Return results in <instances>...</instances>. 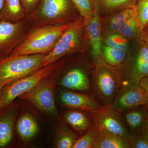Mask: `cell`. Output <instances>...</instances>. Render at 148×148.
<instances>
[{
  "instance_id": "34",
  "label": "cell",
  "mask_w": 148,
  "mask_h": 148,
  "mask_svg": "<svg viewBox=\"0 0 148 148\" xmlns=\"http://www.w3.org/2000/svg\"><path fill=\"white\" fill-rule=\"evenodd\" d=\"M142 132L148 143V121L143 128Z\"/></svg>"
},
{
  "instance_id": "26",
  "label": "cell",
  "mask_w": 148,
  "mask_h": 148,
  "mask_svg": "<svg viewBox=\"0 0 148 148\" xmlns=\"http://www.w3.org/2000/svg\"><path fill=\"white\" fill-rule=\"evenodd\" d=\"M117 33L127 40H135L139 34V27L137 15L130 17L120 27Z\"/></svg>"
},
{
  "instance_id": "39",
  "label": "cell",
  "mask_w": 148,
  "mask_h": 148,
  "mask_svg": "<svg viewBox=\"0 0 148 148\" xmlns=\"http://www.w3.org/2000/svg\"><path fill=\"white\" fill-rule=\"evenodd\" d=\"M147 25H148V24H147Z\"/></svg>"
},
{
  "instance_id": "14",
  "label": "cell",
  "mask_w": 148,
  "mask_h": 148,
  "mask_svg": "<svg viewBox=\"0 0 148 148\" xmlns=\"http://www.w3.org/2000/svg\"><path fill=\"white\" fill-rule=\"evenodd\" d=\"M84 27L91 46L93 58L97 63L104 62L102 59L101 18L95 11L91 19L84 24Z\"/></svg>"
},
{
  "instance_id": "1",
  "label": "cell",
  "mask_w": 148,
  "mask_h": 148,
  "mask_svg": "<svg viewBox=\"0 0 148 148\" xmlns=\"http://www.w3.org/2000/svg\"><path fill=\"white\" fill-rule=\"evenodd\" d=\"M72 22L41 25L33 29L10 56L49 53Z\"/></svg>"
},
{
  "instance_id": "16",
  "label": "cell",
  "mask_w": 148,
  "mask_h": 148,
  "mask_svg": "<svg viewBox=\"0 0 148 148\" xmlns=\"http://www.w3.org/2000/svg\"><path fill=\"white\" fill-rule=\"evenodd\" d=\"M138 0H91L94 11L100 18L112 15L118 12L135 8Z\"/></svg>"
},
{
  "instance_id": "3",
  "label": "cell",
  "mask_w": 148,
  "mask_h": 148,
  "mask_svg": "<svg viewBox=\"0 0 148 148\" xmlns=\"http://www.w3.org/2000/svg\"><path fill=\"white\" fill-rule=\"evenodd\" d=\"M135 40L133 47L118 70L122 80L121 88L139 84L148 76V46L138 37Z\"/></svg>"
},
{
  "instance_id": "32",
  "label": "cell",
  "mask_w": 148,
  "mask_h": 148,
  "mask_svg": "<svg viewBox=\"0 0 148 148\" xmlns=\"http://www.w3.org/2000/svg\"><path fill=\"white\" fill-rule=\"evenodd\" d=\"M138 37L148 46V25L140 32Z\"/></svg>"
},
{
  "instance_id": "24",
  "label": "cell",
  "mask_w": 148,
  "mask_h": 148,
  "mask_svg": "<svg viewBox=\"0 0 148 148\" xmlns=\"http://www.w3.org/2000/svg\"><path fill=\"white\" fill-rule=\"evenodd\" d=\"M102 57L106 63L113 67L121 66L126 59L127 52L116 50L106 45L102 46Z\"/></svg>"
},
{
  "instance_id": "10",
  "label": "cell",
  "mask_w": 148,
  "mask_h": 148,
  "mask_svg": "<svg viewBox=\"0 0 148 148\" xmlns=\"http://www.w3.org/2000/svg\"><path fill=\"white\" fill-rule=\"evenodd\" d=\"M22 21L0 20V58L8 57L24 39L25 27Z\"/></svg>"
},
{
  "instance_id": "9",
  "label": "cell",
  "mask_w": 148,
  "mask_h": 148,
  "mask_svg": "<svg viewBox=\"0 0 148 148\" xmlns=\"http://www.w3.org/2000/svg\"><path fill=\"white\" fill-rule=\"evenodd\" d=\"M90 114L94 125L100 130H106L129 140L130 134L121 114L110 106H103Z\"/></svg>"
},
{
  "instance_id": "36",
  "label": "cell",
  "mask_w": 148,
  "mask_h": 148,
  "mask_svg": "<svg viewBox=\"0 0 148 148\" xmlns=\"http://www.w3.org/2000/svg\"><path fill=\"white\" fill-rule=\"evenodd\" d=\"M4 108V107L2 102L1 98H0V113L3 110V109Z\"/></svg>"
},
{
  "instance_id": "13",
  "label": "cell",
  "mask_w": 148,
  "mask_h": 148,
  "mask_svg": "<svg viewBox=\"0 0 148 148\" xmlns=\"http://www.w3.org/2000/svg\"><path fill=\"white\" fill-rule=\"evenodd\" d=\"M59 84L69 90L92 93V79L80 67H75L66 72Z\"/></svg>"
},
{
  "instance_id": "21",
  "label": "cell",
  "mask_w": 148,
  "mask_h": 148,
  "mask_svg": "<svg viewBox=\"0 0 148 148\" xmlns=\"http://www.w3.org/2000/svg\"><path fill=\"white\" fill-rule=\"evenodd\" d=\"M94 148H131L128 140L104 130H100Z\"/></svg>"
},
{
  "instance_id": "19",
  "label": "cell",
  "mask_w": 148,
  "mask_h": 148,
  "mask_svg": "<svg viewBox=\"0 0 148 148\" xmlns=\"http://www.w3.org/2000/svg\"><path fill=\"white\" fill-rule=\"evenodd\" d=\"M136 14L135 8H127L101 18L102 32L106 34L116 33L128 18Z\"/></svg>"
},
{
  "instance_id": "30",
  "label": "cell",
  "mask_w": 148,
  "mask_h": 148,
  "mask_svg": "<svg viewBox=\"0 0 148 148\" xmlns=\"http://www.w3.org/2000/svg\"><path fill=\"white\" fill-rule=\"evenodd\" d=\"M129 143L131 148H148V143L142 132L130 135Z\"/></svg>"
},
{
  "instance_id": "35",
  "label": "cell",
  "mask_w": 148,
  "mask_h": 148,
  "mask_svg": "<svg viewBox=\"0 0 148 148\" xmlns=\"http://www.w3.org/2000/svg\"><path fill=\"white\" fill-rule=\"evenodd\" d=\"M4 0H0V20L2 19V14Z\"/></svg>"
},
{
  "instance_id": "33",
  "label": "cell",
  "mask_w": 148,
  "mask_h": 148,
  "mask_svg": "<svg viewBox=\"0 0 148 148\" xmlns=\"http://www.w3.org/2000/svg\"><path fill=\"white\" fill-rule=\"evenodd\" d=\"M139 84L145 89L148 95V76L142 79Z\"/></svg>"
},
{
  "instance_id": "12",
  "label": "cell",
  "mask_w": 148,
  "mask_h": 148,
  "mask_svg": "<svg viewBox=\"0 0 148 148\" xmlns=\"http://www.w3.org/2000/svg\"><path fill=\"white\" fill-rule=\"evenodd\" d=\"M60 99L62 105L68 108L79 110L90 114L103 106L92 93L61 90Z\"/></svg>"
},
{
  "instance_id": "27",
  "label": "cell",
  "mask_w": 148,
  "mask_h": 148,
  "mask_svg": "<svg viewBox=\"0 0 148 148\" xmlns=\"http://www.w3.org/2000/svg\"><path fill=\"white\" fill-rule=\"evenodd\" d=\"M128 40L119 33L108 34L105 39L106 45L120 51H126L128 49Z\"/></svg>"
},
{
  "instance_id": "4",
  "label": "cell",
  "mask_w": 148,
  "mask_h": 148,
  "mask_svg": "<svg viewBox=\"0 0 148 148\" xmlns=\"http://www.w3.org/2000/svg\"><path fill=\"white\" fill-rule=\"evenodd\" d=\"M92 76V92L103 106H109L122 86L118 70L104 62L97 63Z\"/></svg>"
},
{
  "instance_id": "29",
  "label": "cell",
  "mask_w": 148,
  "mask_h": 148,
  "mask_svg": "<svg viewBox=\"0 0 148 148\" xmlns=\"http://www.w3.org/2000/svg\"><path fill=\"white\" fill-rule=\"evenodd\" d=\"M135 9L140 34L148 24V0H138Z\"/></svg>"
},
{
  "instance_id": "7",
  "label": "cell",
  "mask_w": 148,
  "mask_h": 148,
  "mask_svg": "<svg viewBox=\"0 0 148 148\" xmlns=\"http://www.w3.org/2000/svg\"><path fill=\"white\" fill-rule=\"evenodd\" d=\"M74 8L72 0H41L32 14L41 25L61 24L65 23Z\"/></svg>"
},
{
  "instance_id": "31",
  "label": "cell",
  "mask_w": 148,
  "mask_h": 148,
  "mask_svg": "<svg viewBox=\"0 0 148 148\" xmlns=\"http://www.w3.org/2000/svg\"><path fill=\"white\" fill-rule=\"evenodd\" d=\"M41 0H21L25 13L32 14L36 9Z\"/></svg>"
},
{
  "instance_id": "8",
  "label": "cell",
  "mask_w": 148,
  "mask_h": 148,
  "mask_svg": "<svg viewBox=\"0 0 148 148\" xmlns=\"http://www.w3.org/2000/svg\"><path fill=\"white\" fill-rule=\"evenodd\" d=\"M56 84L49 77L42 79L28 92L20 96L29 102L42 112L52 115H58L54 98Z\"/></svg>"
},
{
  "instance_id": "17",
  "label": "cell",
  "mask_w": 148,
  "mask_h": 148,
  "mask_svg": "<svg viewBox=\"0 0 148 148\" xmlns=\"http://www.w3.org/2000/svg\"><path fill=\"white\" fill-rule=\"evenodd\" d=\"M16 116V108L13 105L0 113V148L5 147L12 140Z\"/></svg>"
},
{
  "instance_id": "28",
  "label": "cell",
  "mask_w": 148,
  "mask_h": 148,
  "mask_svg": "<svg viewBox=\"0 0 148 148\" xmlns=\"http://www.w3.org/2000/svg\"><path fill=\"white\" fill-rule=\"evenodd\" d=\"M76 9L84 18V24L92 18L94 13L91 0H72Z\"/></svg>"
},
{
  "instance_id": "37",
  "label": "cell",
  "mask_w": 148,
  "mask_h": 148,
  "mask_svg": "<svg viewBox=\"0 0 148 148\" xmlns=\"http://www.w3.org/2000/svg\"><path fill=\"white\" fill-rule=\"evenodd\" d=\"M145 106L146 108H147V110L148 112V105H145Z\"/></svg>"
},
{
  "instance_id": "38",
  "label": "cell",
  "mask_w": 148,
  "mask_h": 148,
  "mask_svg": "<svg viewBox=\"0 0 148 148\" xmlns=\"http://www.w3.org/2000/svg\"><path fill=\"white\" fill-rule=\"evenodd\" d=\"M1 59H2L1 58H0V60H1Z\"/></svg>"
},
{
  "instance_id": "5",
  "label": "cell",
  "mask_w": 148,
  "mask_h": 148,
  "mask_svg": "<svg viewBox=\"0 0 148 148\" xmlns=\"http://www.w3.org/2000/svg\"><path fill=\"white\" fill-rule=\"evenodd\" d=\"M84 27V18L81 16L72 22L61 35L53 49L46 55L43 61L44 67L55 63L65 56L80 50Z\"/></svg>"
},
{
  "instance_id": "18",
  "label": "cell",
  "mask_w": 148,
  "mask_h": 148,
  "mask_svg": "<svg viewBox=\"0 0 148 148\" xmlns=\"http://www.w3.org/2000/svg\"><path fill=\"white\" fill-rule=\"evenodd\" d=\"M64 117L67 123L82 135L94 124L91 114L79 110L71 109L65 113Z\"/></svg>"
},
{
  "instance_id": "2",
  "label": "cell",
  "mask_w": 148,
  "mask_h": 148,
  "mask_svg": "<svg viewBox=\"0 0 148 148\" xmlns=\"http://www.w3.org/2000/svg\"><path fill=\"white\" fill-rule=\"evenodd\" d=\"M46 54L9 56L0 60V88L5 85L29 75L41 69Z\"/></svg>"
},
{
  "instance_id": "6",
  "label": "cell",
  "mask_w": 148,
  "mask_h": 148,
  "mask_svg": "<svg viewBox=\"0 0 148 148\" xmlns=\"http://www.w3.org/2000/svg\"><path fill=\"white\" fill-rule=\"evenodd\" d=\"M58 67L55 63L49 64L29 75L5 85L0 88V98L4 107L10 106L16 98L31 90L42 79L50 77Z\"/></svg>"
},
{
  "instance_id": "25",
  "label": "cell",
  "mask_w": 148,
  "mask_h": 148,
  "mask_svg": "<svg viewBox=\"0 0 148 148\" xmlns=\"http://www.w3.org/2000/svg\"><path fill=\"white\" fill-rule=\"evenodd\" d=\"M100 130L93 124L81 137L78 138L73 148H94Z\"/></svg>"
},
{
  "instance_id": "11",
  "label": "cell",
  "mask_w": 148,
  "mask_h": 148,
  "mask_svg": "<svg viewBox=\"0 0 148 148\" xmlns=\"http://www.w3.org/2000/svg\"><path fill=\"white\" fill-rule=\"evenodd\" d=\"M145 105H148L147 92L140 85L133 84L121 88L109 106L120 113L127 109Z\"/></svg>"
},
{
  "instance_id": "15",
  "label": "cell",
  "mask_w": 148,
  "mask_h": 148,
  "mask_svg": "<svg viewBox=\"0 0 148 148\" xmlns=\"http://www.w3.org/2000/svg\"><path fill=\"white\" fill-rule=\"evenodd\" d=\"M130 135L142 132L148 122V112L145 105L127 109L120 113Z\"/></svg>"
},
{
  "instance_id": "23",
  "label": "cell",
  "mask_w": 148,
  "mask_h": 148,
  "mask_svg": "<svg viewBox=\"0 0 148 148\" xmlns=\"http://www.w3.org/2000/svg\"><path fill=\"white\" fill-rule=\"evenodd\" d=\"M78 138L76 134L66 126L62 125L58 128L55 142V147L57 148H73Z\"/></svg>"
},
{
  "instance_id": "22",
  "label": "cell",
  "mask_w": 148,
  "mask_h": 148,
  "mask_svg": "<svg viewBox=\"0 0 148 148\" xmlns=\"http://www.w3.org/2000/svg\"><path fill=\"white\" fill-rule=\"evenodd\" d=\"M25 13L21 0H4L2 19L11 22L21 21Z\"/></svg>"
},
{
  "instance_id": "20",
  "label": "cell",
  "mask_w": 148,
  "mask_h": 148,
  "mask_svg": "<svg viewBox=\"0 0 148 148\" xmlns=\"http://www.w3.org/2000/svg\"><path fill=\"white\" fill-rule=\"evenodd\" d=\"M16 127L18 136L24 142L33 139L39 130L36 120L33 116L28 113L21 115L16 122Z\"/></svg>"
}]
</instances>
